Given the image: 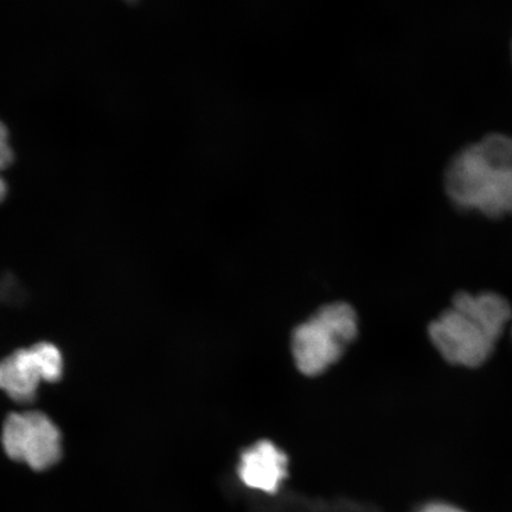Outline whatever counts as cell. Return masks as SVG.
Masks as SVG:
<instances>
[{"label":"cell","instance_id":"1","mask_svg":"<svg viewBox=\"0 0 512 512\" xmlns=\"http://www.w3.org/2000/svg\"><path fill=\"white\" fill-rule=\"evenodd\" d=\"M444 189L454 208L497 220L512 216V136L490 132L448 160Z\"/></svg>","mask_w":512,"mask_h":512},{"label":"cell","instance_id":"3","mask_svg":"<svg viewBox=\"0 0 512 512\" xmlns=\"http://www.w3.org/2000/svg\"><path fill=\"white\" fill-rule=\"evenodd\" d=\"M358 335V317L347 303L323 306L293 332L292 354L300 373L318 376L341 360Z\"/></svg>","mask_w":512,"mask_h":512},{"label":"cell","instance_id":"2","mask_svg":"<svg viewBox=\"0 0 512 512\" xmlns=\"http://www.w3.org/2000/svg\"><path fill=\"white\" fill-rule=\"evenodd\" d=\"M511 322V304L501 294L462 292L428 325V337L447 363L476 369L494 355Z\"/></svg>","mask_w":512,"mask_h":512},{"label":"cell","instance_id":"6","mask_svg":"<svg viewBox=\"0 0 512 512\" xmlns=\"http://www.w3.org/2000/svg\"><path fill=\"white\" fill-rule=\"evenodd\" d=\"M42 381L41 368L31 348L19 349L0 361V389L18 403L34 402Z\"/></svg>","mask_w":512,"mask_h":512},{"label":"cell","instance_id":"8","mask_svg":"<svg viewBox=\"0 0 512 512\" xmlns=\"http://www.w3.org/2000/svg\"><path fill=\"white\" fill-rule=\"evenodd\" d=\"M15 162L16 153L10 143L9 128L0 120V204L5 201L9 194V185L2 176V172L10 169Z\"/></svg>","mask_w":512,"mask_h":512},{"label":"cell","instance_id":"7","mask_svg":"<svg viewBox=\"0 0 512 512\" xmlns=\"http://www.w3.org/2000/svg\"><path fill=\"white\" fill-rule=\"evenodd\" d=\"M42 371L43 382L56 383L63 377L64 360L55 344L40 342L31 347Z\"/></svg>","mask_w":512,"mask_h":512},{"label":"cell","instance_id":"5","mask_svg":"<svg viewBox=\"0 0 512 512\" xmlns=\"http://www.w3.org/2000/svg\"><path fill=\"white\" fill-rule=\"evenodd\" d=\"M286 454L271 441L261 440L242 453L238 475L247 488L274 494L287 476Z\"/></svg>","mask_w":512,"mask_h":512},{"label":"cell","instance_id":"9","mask_svg":"<svg viewBox=\"0 0 512 512\" xmlns=\"http://www.w3.org/2000/svg\"><path fill=\"white\" fill-rule=\"evenodd\" d=\"M419 512H465L462 509L454 507L447 503H431L425 505Z\"/></svg>","mask_w":512,"mask_h":512},{"label":"cell","instance_id":"11","mask_svg":"<svg viewBox=\"0 0 512 512\" xmlns=\"http://www.w3.org/2000/svg\"><path fill=\"white\" fill-rule=\"evenodd\" d=\"M511 59H512V43H511Z\"/></svg>","mask_w":512,"mask_h":512},{"label":"cell","instance_id":"4","mask_svg":"<svg viewBox=\"0 0 512 512\" xmlns=\"http://www.w3.org/2000/svg\"><path fill=\"white\" fill-rule=\"evenodd\" d=\"M2 443L8 457L44 471L62 456V435L48 415L31 411L12 413L3 426Z\"/></svg>","mask_w":512,"mask_h":512},{"label":"cell","instance_id":"10","mask_svg":"<svg viewBox=\"0 0 512 512\" xmlns=\"http://www.w3.org/2000/svg\"><path fill=\"white\" fill-rule=\"evenodd\" d=\"M123 2L126 3L127 5L133 6V5H137L140 2V0H123Z\"/></svg>","mask_w":512,"mask_h":512}]
</instances>
